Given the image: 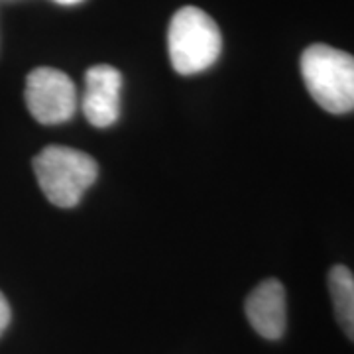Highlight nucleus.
<instances>
[{
	"instance_id": "obj_1",
	"label": "nucleus",
	"mask_w": 354,
	"mask_h": 354,
	"mask_svg": "<svg viewBox=\"0 0 354 354\" xmlns=\"http://www.w3.org/2000/svg\"><path fill=\"white\" fill-rule=\"evenodd\" d=\"M301 77L313 101L330 114L354 111V55L313 44L301 53Z\"/></svg>"
},
{
	"instance_id": "obj_7",
	"label": "nucleus",
	"mask_w": 354,
	"mask_h": 354,
	"mask_svg": "<svg viewBox=\"0 0 354 354\" xmlns=\"http://www.w3.org/2000/svg\"><path fill=\"white\" fill-rule=\"evenodd\" d=\"M329 293L337 323L354 342V276L346 266H333L329 272Z\"/></svg>"
},
{
	"instance_id": "obj_8",
	"label": "nucleus",
	"mask_w": 354,
	"mask_h": 354,
	"mask_svg": "<svg viewBox=\"0 0 354 354\" xmlns=\"http://www.w3.org/2000/svg\"><path fill=\"white\" fill-rule=\"evenodd\" d=\"M10 317H12L10 305L6 301L4 293L0 291V337H2V333L6 330V327L10 325Z\"/></svg>"
},
{
	"instance_id": "obj_2",
	"label": "nucleus",
	"mask_w": 354,
	"mask_h": 354,
	"mask_svg": "<svg viewBox=\"0 0 354 354\" xmlns=\"http://www.w3.org/2000/svg\"><path fill=\"white\" fill-rule=\"evenodd\" d=\"M34 171L46 199L59 209H71L97 181L99 165L81 150L51 144L34 158Z\"/></svg>"
},
{
	"instance_id": "obj_4",
	"label": "nucleus",
	"mask_w": 354,
	"mask_h": 354,
	"mask_svg": "<svg viewBox=\"0 0 354 354\" xmlns=\"http://www.w3.org/2000/svg\"><path fill=\"white\" fill-rule=\"evenodd\" d=\"M24 99L39 124H62L71 120L77 111L75 83L53 67H36L26 77Z\"/></svg>"
},
{
	"instance_id": "obj_5",
	"label": "nucleus",
	"mask_w": 354,
	"mask_h": 354,
	"mask_svg": "<svg viewBox=\"0 0 354 354\" xmlns=\"http://www.w3.org/2000/svg\"><path fill=\"white\" fill-rule=\"evenodd\" d=\"M122 75L113 65H93L85 73L83 114L93 127L109 128L120 116Z\"/></svg>"
},
{
	"instance_id": "obj_9",
	"label": "nucleus",
	"mask_w": 354,
	"mask_h": 354,
	"mask_svg": "<svg viewBox=\"0 0 354 354\" xmlns=\"http://www.w3.org/2000/svg\"><path fill=\"white\" fill-rule=\"evenodd\" d=\"M55 2H57V4H67V6H69V4H79V2H83V0H55Z\"/></svg>"
},
{
	"instance_id": "obj_3",
	"label": "nucleus",
	"mask_w": 354,
	"mask_h": 354,
	"mask_svg": "<svg viewBox=\"0 0 354 354\" xmlns=\"http://www.w3.org/2000/svg\"><path fill=\"white\" fill-rule=\"evenodd\" d=\"M167 50L179 75H195L215 64L223 50L216 22L197 6L179 8L167 30Z\"/></svg>"
},
{
	"instance_id": "obj_6",
	"label": "nucleus",
	"mask_w": 354,
	"mask_h": 354,
	"mask_svg": "<svg viewBox=\"0 0 354 354\" xmlns=\"http://www.w3.org/2000/svg\"><path fill=\"white\" fill-rule=\"evenodd\" d=\"M244 311L252 329L268 341H278L286 333V290L278 279L258 283L246 297Z\"/></svg>"
}]
</instances>
